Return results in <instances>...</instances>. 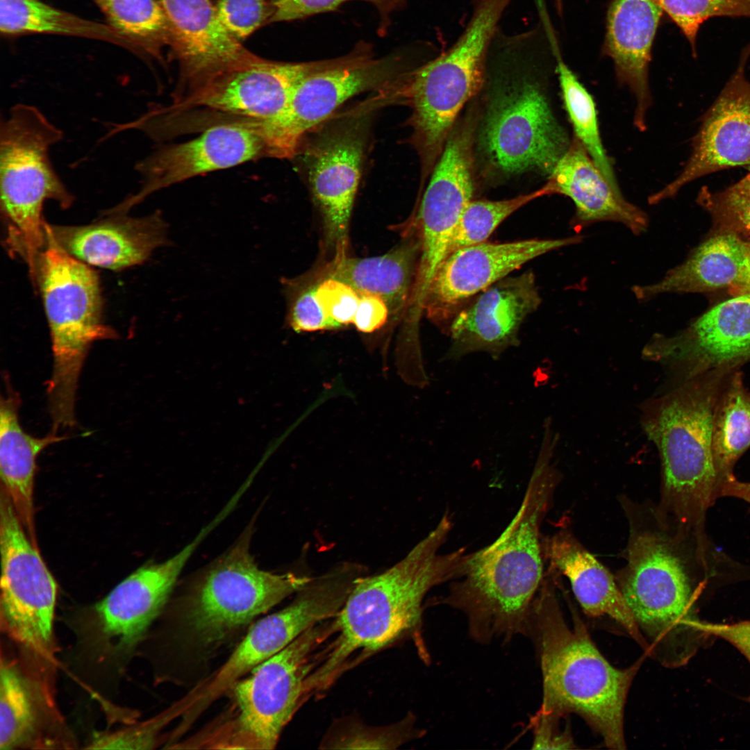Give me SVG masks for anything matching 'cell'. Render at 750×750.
Here are the masks:
<instances>
[{"mask_svg":"<svg viewBox=\"0 0 750 750\" xmlns=\"http://www.w3.org/2000/svg\"><path fill=\"white\" fill-rule=\"evenodd\" d=\"M620 590L650 653L664 664L687 661L697 628L688 577L667 538L653 531H633Z\"/></svg>","mask_w":750,"mask_h":750,"instance_id":"10","label":"cell"},{"mask_svg":"<svg viewBox=\"0 0 750 750\" xmlns=\"http://www.w3.org/2000/svg\"><path fill=\"white\" fill-rule=\"evenodd\" d=\"M750 265V242L740 235L717 233L656 283L632 288L647 301L665 293L704 292L738 285Z\"/></svg>","mask_w":750,"mask_h":750,"instance_id":"29","label":"cell"},{"mask_svg":"<svg viewBox=\"0 0 750 750\" xmlns=\"http://www.w3.org/2000/svg\"><path fill=\"white\" fill-rule=\"evenodd\" d=\"M728 292L733 297L750 294V265L741 281L735 286L728 289Z\"/></svg>","mask_w":750,"mask_h":750,"instance_id":"49","label":"cell"},{"mask_svg":"<svg viewBox=\"0 0 750 750\" xmlns=\"http://www.w3.org/2000/svg\"><path fill=\"white\" fill-rule=\"evenodd\" d=\"M543 186L547 195H564L573 201L575 213L570 223L577 231L597 222H611L639 235L649 226L646 212L609 183L574 135Z\"/></svg>","mask_w":750,"mask_h":750,"instance_id":"26","label":"cell"},{"mask_svg":"<svg viewBox=\"0 0 750 750\" xmlns=\"http://www.w3.org/2000/svg\"><path fill=\"white\" fill-rule=\"evenodd\" d=\"M546 42L537 27L512 35L499 29L490 45L503 79L487 107L479 144L490 167L503 174L549 176L570 143L530 73Z\"/></svg>","mask_w":750,"mask_h":750,"instance_id":"5","label":"cell"},{"mask_svg":"<svg viewBox=\"0 0 750 750\" xmlns=\"http://www.w3.org/2000/svg\"><path fill=\"white\" fill-rule=\"evenodd\" d=\"M315 292L326 315L340 327L353 323L360 295L351 285L328 277L315 287Z\"/></svg>","mask_w":750,"mask_h":750,"instance_id":"43","label":"cell"},{"mask_svg":"<svg viewBox=\"0 0 750 750\" xmlns=\"http://www.w3.org/2000/svg\"><path fill=\"white\" fill-rule=\"evenodd\" d=\"M553 451L542 444L517 512L495 541L467 553L459 576L438 601L465 615L470 637L480 644L524 634L544 577L540 527L559 480Z\"/></svg>","mask_w":750,"mask_h":750,"instance_id":"1","label":"cell"},{"mask_svg":"<svg viewBox=\"0 0 750 750\" xmlns=\"http://www.w3.org/2000/svg\"><path fill=\"white\" fill-rule=\"evenodd\" d=\"M251 528L194 581L185 598L186 618L196 638L213 645L265 613L312 578L260 569L250 551Z\"/></svg>","mask_w":750,"mask_h":750,"instance_id":"12","label":"cell"},{"mask_svg":"<svg viewBox=\"0 0 750 750\" xmlns=\"http://www.w3.org/2000/svg\"><path fill=\"white\" fill-rule=\"evenodd\" d=\"M681 381L750 361V294L735 296L705 312L672 336L655 334L642 350Z\"/></svg>","mask_w":750,"mask_h":750,"instance_id":"18","label":"cell"},{"mask_svg":"<svg viewBox=\"0 0 750 750\" xmlns=\"http://www.w3.org/2000/svg\"><path fill=\"white\" fill-rule=\"evenodd\" d=\"M1 632L27 662L58 668L57 584L3 489L0 503Z\"/></svg>","mask_w":750,"mask_h":750,"instance_id":"11","label":"cell"},{"mask_svg":"<svg viewBox=\"0 0 750 750\" xmlns=\"http://www.w3.org/2000/svg\"><path fill=\"white\" fill-rule=\"evenodd\" d=\"M181 65L178 94L202 79L255 56L220 23L210 0H160Z\"/></svg>","mask_w":750,"mask_h":750,"instance_id":"25","label":"cell"},{"mask_svg":"<svg viewBox=\"0 0 750 750\" xmlns=\"http://www.w3.org/2000/svg\"><path fill=\"white\" fill-rule=\"evenodd\" d=\"M561 1H562V0H556V6H557L558 10L559 12L561 10V7H562Z\"/></svg>","mask_w":750,"mask_h":750,"instance_id":"50","label":"cell"},{"mask_svg":"<svg viewBox=\"0 0 750 750\" xmlns=\"http://www.w3.org/2000/svg\"><path fill=\"white\" fill-rule=\"evenodd\" d=\"M372 99L327 127L311 145L308 174L313 197L323 214L328 244L344 251L349 220L359 185Z\"/></svg>","mask_w":750,"mask_h":750,"instance_id":"19","label":"cell"},{"mask_svg":"<svg viewBox=\"0 0 750 750\" xmlns=\"http://www.w3.org/2000/svg\"><path fill=\"white\" fill-rule=\"evenodd\" d=\"M328 628L322 623L308 628L232 685L238 732L253 748L271 749L276 745L306 691L314 667L312 654L331 633Z\"/></svg>","mask_w":750,"mask_h":750,"instance_id":"14","label":"cell"},{"mask_svg":"<svg viewBox=\"0 0 750 750\" xmlns=\"http://www.w3.org/2000/svg\"><path fill=\"white\" fill-rule=\"evenodd\" d=\"M697 628L704 635L715 636L728 642L750 662V620L733 624H713L699 621Z\"/></svg>","mask_w":750,"mask_h":750,"instance_id":"47","label":"cell"},{"mask_svg":"<svg viewBox=\"0 0 750 750\" xmlns=\"http://www.w3.org/2000/svg\"><path fill=\"white\" fill-rule=\"evenodd\" d=\"M452 527V517L446 511L403 559L381 574L356 580L331 626L337 638L312 674L317 685H329L354 653H372L418 632L425 596L434 587L456 579L467 553L464 547L440 551Z\"/></svg>","mask_w":750,"mask_h":750,"instance_id":"2","label":"cell"},{"mask_svg":"<svg viewBox=\"0 0 750 750\" xmlns=\"http://www.w3.org/2000/svg\"><path fill=\"white\" fill-rule=\"evenodd\" d=\"M750 46L742 52L738 67L701 118L692 143L690 156L672 182L649 196L657 204L674 197L686 184L722 170H750V81L746 65Z\"/></svg>","mask_w":750,"mask_h":750,"instance_id":"20","label":"cell"},{"mask_svg":"<svg viewBox=\"0 0 750 750\" xmlns=\"http://www.w3.org/2000/svg\"><path fill=\"white\" fill-rule=\"evenodd\" d=\"M541 301L531 272L495 283L456 312L448 331L451 346L443 360H456L480 351L498 358L509 347L518 345L522 323Z\"/></svg>","mask_w":750,"mask_h":750,"instance_id":"22","label":"cell"},{"mask_svg":"<svg viewBox=\"0 0 750 750\" xmlns=\"http://www.w3.org/2000/svg\"><path fill=\"white\" fill-rule=\"evenodd\" d=\"M0 669V749L75 748L56 704V685L2 646Z\"/></svg>","mask_w":750,"mask_h":750,"instance_id":"21","label":"cell"},{"mask_svg":"<svg viewBox=\"0 0 750 750\" xmlns=\"http://www.w3.org/2000/svg\"><path fill=\"white\" fill-rule=\"evenodd\" d=\"M263 157L274 158V153L260 122L237 119L209 126L199 137L162 147L139 162L140 190L110 210L126 214L158 190Z\"/></svg>","mask_w":750,"mask_h":750,"instance_id":"16","label":"cell"},{"mask_svg":"<svg viewBox=\"0 0 750 750\" xmlns=\"http://www.w3.org/2000/svg\"><path fill=\"white\" fill-rule=\"evenodd\" d=\"M697 202L710 214L717 233L750 235V172L722 190L702 188Z\"/></svg>","mask_w":750,"mask_h":750,"instance_id":"37","label":"cell"},{"mask_svg":"<svg viewBox=\"0 0 750 750\" xmlns=\"http://www.w3.org/2000/svg\"><path fill=\"white\" fill-rule=\"evenodd\" d=\"M421 241L410 238L387 253L369 258H349L336 253L328 269V277L351 285L359 295L376 294L397 313L409 306L413 292Z\"/></svg>","mask_w":750,"mask_h":750,"instance_id":"31","label":"cell"},{"mask_svg":"<svg viewBox=\"0 0 750 750\" xmlns=\"http://www.w3.org/2000/svg\"><path fill=\"white\" fill-rule=\"evenodd\" d=\"M352 588L350 576L338 567L312 578L290 604L259 619L249 628L201 694V706L217 699L308 628L335 617Z\"/></svg>","mask_w":750,"mask_h":750,"instance_id":"15","label":"cell"},{"mask_svg":"<svg viewBox=\"0 0 750 750\" xmlns=\"http://www.w3.org/2000/svg\"><path fill=\"white\" fill-rule=\"evenodd\" d=\"M583 237L528 239L508 242H484L458 249L441 262L431 282L424 313L448 333L456 312L472 298L550 251L576 244Z\"/></svg>","mask_w":750,"mask_h":750,"instance_id":"17","label":"cell"},{"mask_svg":"<svg viewBox=\"0 0 750 750\" xmlns=\"http://www.w3.org/2000/svg\"><path fill=\"white\" fill-rule=\"evenodd\" d=\"M524 635L534 644L542 675L540 710L583 717L612 749H625L624 710L638 667H613L600 653L584 625L565 622L552 574L544 575L526 619Z\"/></svg>","mask_w":750,"mask_h":750,"instance_id":"3","label":"cell"},{"mask_svg":"<svg viewBox=\"0 0 750 750\" xmlns=\"http://www.w3.org/2000/svg\"><path fill=\"white\" fill-rule=\"evenodd\" d=\"M564 716L539 710L531 718L533 734L532 749H572L573 741L567 728L561 730L560 721Z\"/></svg>","mask_w":750,"mask_h":750,"instance_id":"45","label":"cell"},{"mask_svg":"<svg viewBox=\"0 0 750 750\" xmlns=\"http://www.w3.org/2000/svg\"><path fill=\"white\" fill-rule=\"evenodd\" d=\"M344 56L283 62L256 56L216 72L173 98L160 112L205 108L212 112L260 122L277 146H283L286 119L294 91L305 77L344 62Z\"/></svg>","mask_w":750,"mask_h":750,"instance_id":"13","label":"cell"},{"mask_svg":"<svg viewBox=\"0 0 750 750\" xmlns=\"http://www.w3.org/2000/svg\"><path fill=\"white\" fill-rule=\"evenodd\" d=\"M0 401V474L1 488L31 542L37 546L34 525L33 488L38 455L48 446L66 439L51 432L43 438L27 433L19 420L20 398L6 383ZM38 547V546H37Z\"/></svg>","mask_w":750,"mask_h":750,"instance_id":"30","label":"cell"},{"mask_svg":"<svg viewBox=\"0 0 750 750\" xmlns=\"http://www.w3.org/2000/svg\"><path fill=\"white\" fill-rule=\"evenodd\" d=\"M0 31L5 36L38 33L98 40L135 53L133 44L108 24L86 19L42 0H0Z\"/></svg>","mask_w":750,"mask_h":750,"instance_id":"32","label":"cell"},{"mask_svg":"<svg viewBox=\"0 0 750 750\" xmlns=\"http://www.w3.org/2000/svg\"><path fill=\"white\" fill-rule=\"evenodd\" d=\"M104 215L109 217L83 226L44 222L45 236L78 260L112 270L142 264L154 250L170 243L160 211L141 217Z\"/></svg>","mask_w":750,"mask_h":750,"instance_id":"24","label":"cell"},{"mask_svg":"<svg viewBox=\"0 0 750 750\" xmlns=\"http://www.w3.org/2000/svg\"><path fill=\"white\" fill-rule=\"evenodd\" d=\"M681 30L696 54L701 26L717 17H750V0H653Z\"/></svg>","mask_w":750,"mask_h":750,"instance_id":"38","label":"cell"},{"mask_svg":"<svg viewBox=\"0 0 750 750\" xmlns=\"http://www.w3.org/2000/svg\"><path fill=\"white\" fill-rule=\"evenodd\" d=\"M215 10L220 23L239 42L269 22L273 12L269 0H219Z\"/></svg>","mask_w":750,"mask_h":750,"instance_id":"41","label":"cell"},{"mask_svg":"<svg viewBox=\"0 0 750 750\" xmlns=\"http://www.w3.org/2000/svg\"><path fill=\"white\" fill-rule=\"evenodd\" d=\"M747 700L750 702V696L748 697Z\"/></svg>","mask_w":750,"mask_h":750,"instance_id":"51","label":"cell"},{"mask_svg":"<svg viewBox=\"0 0 750 750\" xmlns=\"http://www.w3.org/2000/svg\"><path fill=\"white\" fill-rule=\"evenodd\" d=\"M719 496L738 498L750 505V483L740 481L731 475L722 482Z\"/></svg>","mask_w":750,"mask_h":750,"instance_id":"48","label":"cell"},{"mask_svg":"<svg viewBox=\"0 0 750 750\" xmlns=\"http://www.w3.org/2000/svg\"><path fill=\"white\" fill-rule=\"evenodd\" d=\"M288 325L296 332H310L340 327L325 312L319 303L315 287L301 292L291 303Z\"/></svg>","mask_w":750,"mask_h":750,"instance_id":"44","label":"cell"},{"mask_svg":"<svg viewBox=\"0 0 750 750\" xmlns=\"http://www.w3.org/2000/svg\"><path fill=\"white\" fill-rule=\"evenodd\" d=\"M166 716H157L148 721L131 723L114 731L93 734L86 749H149L156 744L157 736Z\"/></svg>","mask_w":750,"mask_h":750,"instance_id":"42","label":"cell"},{"mask_svg":"<svg viewBox=\"0 0 750 750\" xmlns=\"http://www.w3.org/2000/svg\"><path fill=\"white\" fill-rule=\"evenodd\" d=\"M400 52L374 59L369 45L343 64L313 73L297 85L285 126L289 147L299 149L303 136L360 93L381 90L408 69Z\"/></svg>","mask_w":750,"mask_h":750,"instance_id":"23","label":"cell"},{"mask_svg":"<svg viewBox=\"0 0 750 750\" xmlns=\"http://www.w3.org/2000/svg\"><path fill=\"white\" fill-rule=\"evenodd\" d=\"M662 12L653 0H614L608 13L606 51L619 81L635 97L633 122L640 131L646 128L651 106L648 68Z\"/></svg>","mask_w":750,"mask_h":750,"instance_id":"27","label":"cell"},{"mask_svg":"<svg viewBox=\"0 0 750 750\" xmlns=\"http://www.w3.org/2000/svg\"><path fill=\"white\" fill-rule=\"evenodd\" d=\"M31 278L42 297L51 339L53 370L47 383L51 422L56 427H71L76 422V390L90 348L97 340L117 338V333L103 321L96 272L49 238Z\"/></svg>","mask_w":750,"mask_h":750,"instance_id":"8","label":"cell"},{"mask_svg":"<svg viewBox=\"0 0 750 750\" xmlns=\"http://www.w3.org/2000/svg\"><path fill=\"white\" fill-rule=\"evenodd\" d=\"M736 369L720 367L676 382L642 406V428L660 457L663 506L698 539L708 509L719 497L713 419L724 387Z\"/></svg>","mask_w":750,"mask_h":750,"instance_id":"4","label":"cell"},{"mask_svg":"<svg viewBox=\"0 0 750 750\" xmlns=\"http://www.w3.org/2000/svg\"><path fill=\"white\" fill-rule=\"evenodd\" d=\"M544 560L551 569L565 574L584 612L590 617L607 616L619 623L648 650L620 588L612 574L572 535L560 530L542 538Z\"/></svg>","mask_w":750,"mask_h":750,"instance_id":"28","label":"cell"},{"mask_svg":"<svg viewBox=\"0 0 750 750\" xmlns=\"http://www.w3.org/2000/svg\"><path fill=\"white\" fill-rule=\"evenodd\" d=\"M106 24L128 40L135 53L161 56L166 44L172 45L171 27L160 0H92Z\"/></svg>","mask_w":750,"mask_h":750,"instance_id":"34","label":"cell"},{"mask_svg":"<svg viewBox=\"0 0 750 750\" xmlns=\"http://www.w3.org/2000/svg\"><path fill=\"white\" fill-rule=\"evenodd\" d=\"M388 314V306L381 297L360 294L353 324L362 333H372L384 325Z\"/></svg>","mask_w":750,"mask_h":750,"instance_id":"46","label":"cell"},{"mask_svg":"<svg viewBox=\"0 0 750 750\" xmlns=\"http://www.w3.org/2000/svg\"><path fill=\"white\" fill-rule=\"evenodd\" d=\"M545 195L547 194L542 186L531 193L508 199L472 200L460 217L450 244L449 253L462 247L486 242L494 230L513 212L533 200Z\"/></svg>","mask_w":750,"mask_h":750,"instance_id":"36","label":"cell"},{"mask_svg":"<svg viewBox=\"0 0 750 750\" xmlns=\"http://www.w3.org/2000/svg\"><path fill=\"white\" fill-rule=\"evenodd\" d=\"M548 36L552 52L556 58V71L562 97L574 128V135L583 144L609 183L620 190L611 161L603 146L593 99L562 60L553 31L549 32Z\"/></svg>","mask_w":750,"mask_h":750,"instance_id":"35","label":"cell"},{"mask_svg":"<svg viewBox=\"0 0 750 750\" xmlns=\"http://www.w3.org/2000/svg\"><path fill=\"white\" fill-rule=\"evenodd\" d=\"M62 138V131L33 106H13L1 123V210L9 224L7 244L25 260L29 273L46 245L44 202L53 200L67 209L74 201L49 156Z\"/></svg>","mask_w":750,"mask_h":750,"instance_id":"9","label":"cell"},{"mask_svg":"<svg viewBox=\"0 0 750 750\" xmlns=\"http://www.w3.org/2000/svg\"><path fill=\"white\" fill-rule=\"evenodd\" d=\"M422 735L414 728L409 717L393 726L372 728L353 723L335 732L326 742L333 749H394L408 740Z\"/></svg>","mask_w":750,"mask_h":750,"instance_id":"39","label":"cell"},{"mask_svg":"<svg viewBox=\"0 0 750 750\" xmlns=\"http://www.w3.org/2000/svg\"><path fill=\"white\" fill-rule=\"evenodd\" d=\"M712 453L722 482L733 475V468L750 447V392L741 372L735 370L719 397L712 426Z\"/></svg>","mask_w":750,"mask_h":750,"instance_id":"33","label":"cell"},{"mask_svg":"<svg viewBox=\"0 0 750 750\" xmlns=\"http://www.w3.org/2000/svg\"><path fill=\"white\" fill-rule=\"evenodd\" d=\"M217 524L214 519L167 560L140 567L67 622L75 636L72 664L91 691L106 696L117 688L188 560Z\"/></svg>","mask_w":750,"mask_h":750,"instance_id":"6","label":"cell"},{"mask_svg":"<svg viewBox=\"0 0 750 750\" xmlns=\"http://www.w3.org/2000/svg\"><path fill=\"white\" fill-rule=\"evenodd\" d=\"M510 0H479L456 42L442 54L394 83V101L411 109V143L419 156L422 178L431 174L456 117L481 89L492 37Z\"/></svg>","mask_w":750,"mask_h":750,"instance_id":"7","label":"cell"},{"mask_svg":"<svg viewBox=\"0 0 750 750\" xmlns=\"http://www.w3.org/2000/svg\"><path fill=\"white\" fill-rule=\"evenodd\" d=\"M273 12L269 22H285L301 19L319 12L336 9L342 3L351 0H269ZM372 3L378 11L381 21L378 31L386 33L390 15L405 5V0H362Z\"/></svg>","mask_w":750,"mask_h":750,"instance_id":"40","label":"cell"}]
</instances>
